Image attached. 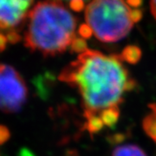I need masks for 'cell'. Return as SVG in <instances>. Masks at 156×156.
Instances as JSON below:
<instances>
[{
    "instance_id": "cell-1",
    "label": "cell",
    "mask_w": 156,
    "mask_h": 156,
    "mask_svg": "<svg viewBox=\"0 0 156 156\" xmlns=\"http://www.w3.org/2000/svg\"><path fill=\"white\" fill-rule=\"evenodd\" d=\"M122 62L120 55L87 50L62 70L59 80L78 91L84 118L120 106L124 95L136 87Z\"/></svg>"
},
{
    "instance_id": "cell-2",
    "label": "cell",
    "mask_w": 156,
    "mask_h": 156,
    "mask_svg": "<svg viewBox=\"0 0 156 156\" xmlns=\"http://www.w3.org/2000/svg\"><path fill=\"white\" fill-rule=\"evenodd\" d=\"M24 45L44 56L65 52L75 39L77 20L62 2H38L29 12Z\"/></svg>"
},
{
    "instance_id": "cell-3",
    "label": "cell",
    "mask_w": 156,
    "mask_h": 156,
    "mask_svg": "<svg viewBox=\"0 0 156 156\" xmlns=\"http://www.w3.org/2000/svg\"><path fill=\"white\" fill-rule=\"evenodd\" d=\"M130 12L124 0H92L86 8L85 19L99 41L115 43L133 28Z\"/></svg>"
},
{
    "instance_id": "cell-4",
    "label": "cell",
    "mask_w": 156,
    "mask_h": 156,
    "mask_svg": "<svg viewBox=\"0 0 156 156\" xmlns=\"http://www.w3.org/2000/svg\"><path fill=\"white\" fill-rule=\"evenodd\" d=\"M28 98L23 76L10 65L0 63V110L7 114L20 111Z\"/></svg>"
},
{
    "instance_id": "cell-5",
    "label": "cell",
    "mask_w": 156,
    "mask_h": 156,
    "mask_svg": "<svg viewBox=\"0 0 156 156\" xmlns=\"http://www.w3.org/2000/svg\"><path fill=\"white\" fill-rule=\"evenodd\" d=\"M33 0H0V30H14L28 17Z\"/></svg>"
},
{
    "instance_id": "cell-6",
    "label": "cell",
    "mask_w": 156,
    "mask_h": 156,
    "mask_svg": "<svg viewBox=\"0 0 156 156\" xmlns=\"http://www.w3.org/2000/svg\"><path fill=\"white\" fill-rule=\"evenodd\" d=\"M150 112L142 121V128L146 134L156 143V103L148 105Z\"/></svg>"
},
{
    "instance_id": "cell-7",
    "label": "cell",
    "mask_w": 156,
    "mask_h": 156,
    "mask_svg": "<svg viewBox=\"0 0 156 156\" xmlns=\"http://www.w3.org/2000/svg\"><path fill=\"white\" fill-rule=\"evenodd\" d=\"M99 116L101 119L104 126L111 128L116 125L120 118L119 106L108 107L99 113Z\"/></svg>"
},
{
    "instance_id": "cell-8",
    "label": "cell",
    "mask_w": 156,
    "mask_h": 156,
    "mask_svg": "<svg viewBox=\"0 0 156 156\" xmlns=\"http://www.w3.org/2000/svg\"><path fill=\"white\" fill-rule=\"evenodd\" d=\"M142 52L138 46L136 45H128L126 46L120 56L123 62H126L130 64H136L141 58Z\"/></svg>"
},
{
    "instance_id": "cell-9",
    "label": "cell",
    "mask_w": 156,
    "mask_h": 156,
    "mask_svg": "<svg viewBox=\"0 0 156 156\" xmlns=\"http://www.w3.org/2000/svg\"><path fill=\"white\" fill-rule=\"evenodd\" d=\"M111 156H147L143 149L133 144L119 146L115 147Z\"/></svg>"
},
{
    "instance_id": "cell-10",
    "label": "cell",
    "mask_w": 156,
    "mask_h": 156,
    "mask_svg": "<svg viewBox=\"0 0 156 156\" xmlns=\"http://www.w3.org/2000/svg\"><path fill=\"white\" fill-rule=\"evenodd\" d=\"M85 120L86 122L84 124L83 128L87 132H89V134L91 136H93V134L101 132L102 128H104V124L99 116V115L87 117L85 118Z\"/></svg>"
},
{
    "instance_id": "cell-11",
    "label": "cell",
    "mask_w": 156,
    "mask_h": 156,
    "mask_svg": "<svg viewBox=\"0 0 156 156\" xmlns=\"http://www.w3.org/2000/svg\"><path fill=\"white\" fill-rule=\"evenodd\" d=\"M71 51L76 52V53H83L88 49V45L86 41L83 37H75L72 41L71 45H70Z\"/></svg>"
},
{
    "instance_id": "cell-12",
    "label": "cell",
    "mask_w": 156,
    "mask_h": 156,
    "mask_svg": "<svg viewBox=\"0 0 156 156\" xmlns=\"http://www.w3.org/2000/svg\"><path fill=\"white\" fill-rule=\"evenodd\" d=\"M78 33L83 38L87 39L89 38L93 35V31H92V29L89 26V24L84 23V24L80 25V27L78 29Z\"/></svg>"
},
{
    "instance_id": "cell-13",
    "label": "cell",
    "mask_w": 156,
    "mask_h": 156,
    "mask_svg": "<svg viewBox=\"0 0 156 156\" xmlns=\"http://www.w3.org/2000/svg\"><path fill=\"white\" fill-rule=\"evenodd\" d=\"M69 8L76 12H80L85 7V1L84 0H70L69 1Z\"/></svg>"
},
{
    "instance_id": "cell-14",
    "label": "cell",
    "mask_w": 156,
    "mask_h": 156,
    "mask_svg": "<svg viewBox=\"0 0 156 156\" xmlns=\"http://www.w3.org/2000/svg\"><path fill=\"white\" fill-rule=\"evenodd\" d=\"M6 37H7L8 42L11 43V44H16V43L19 42V41L21 40V36H20L19 33L17 32L15 30H10V31L7 33Z\"/></svg>"
},
{
    "instance_id": "cell-15",
    "label": "cell",
    "mask_w": 156,
    "mask_h": 156,
    "mask_svg": "<svg viewBox=\"0 0 156 156\" xmlns=\"http://www.w3.org/2000/svg\"><path fill=\"white\" fill-rule=\"evenodd\" d=\"M142 16H143V13H142L141 10H140V9L131 10L130 17H131V20L133 23H138L139 21H140L142 18Z\"/></svg>"
},
{
    "instance_id": "cell-16",
    "label": "cell",
    "mask_w": 156,
    "mask_h": 156,
    "mask_svg": "<svg viewBox=\"0 0 156 156\" xmlns=\"http://www.w3.org/2000/svg\"><path fill=\"white\" fill-rule=\"evenodd\" d=\"M143 0H126V3L128 6L134 7V8H138L142 5Z\"/></svg>"
},
{
    "instance_id": "cell-17",
    "label": "cell",
    "mask_w": 156,
    "mask_h": 156,
    "mask_svg": "<svg viewBox=\"0 0 156 156\" xmlns=\"http://www.w3.org/2000/svg\"><path fill=\"white\" fill-rule=\"evenodd\" d=\"M8 43V40L6 36L4 34L0 33V51H3L6 48V45Z\"/></svg>"
},
{
    "instance_id": "cell-18",
    "label": "cell",
    "mask_w": 156,
    "mask_h": 156,
    "mask_svg": "<svg viewBox=\"0 0 156 156\" xmlns=\"http://www.w3.org/2000/svg\"><path fill=\"white\" fill-rule=\"evenodd\" d=\"M150 9L152 15L154 16L156 20V0H151L150 1Z\"/></svg>"
},
{
    "instance_id": "cell-19",
    "label": "cell",
    "mask_w": 156,
    "mask_h": 156,
    "mask_svg": "<svg viewBox=\"0 0 156 156\" xmlns=\"http://www.w3.org/2000/svg\"><path fill=\"white\" fill-rule=\"evenodd\" d=\"M65 156H78V154L76 151H69L65 154Z\"/></svg>"
},
{
    "instance_id": "cell-20",
    "label": "cell",
    "mask_w": 156,
    "mask_h": 156,
    "mask_svg": "<svg viewBox=\"0 0 156 156\" xmlns=\"http://www.w3.org/2000/svg\"><path fill=\"white\" fill-rule=\"evenodd\" d=\"M56 1H59V2H62V1H67V0H56ZM70 1V0H69ZM84 1H87V0H84Z\"/></svg>"
}]
</instances>
